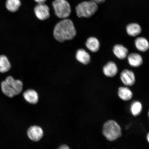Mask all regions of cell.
<instances>
[{"label": "cell", "mask_w": 149, "mask_h": 149, "mask_svg": "<svg viewBox=\"0 0 149 149\" xmlns=\"http://www.w3.org/2000/svg\"><path fill=\"white\" fill-rule=\"evenodd\" d=\"M76 34V30L73 22L68 19L59 22L56 24L54 29V37L58 41L60 42L71 40Z\"/></svg>", "instance_id": "cell-1"}, {"label": "cell", "mask_w": 149, "mask_h": 149, "mask_svg": "<svg viewBox=\"0 0 149 149\" xmlns=\"http://www.w3.org/2000/svg\"><path fill=\"white\" fill-rule=\"evenodd\" d=\"M102 133L108 141L117 140L122 135L121 126L116 121L111 120L104 123L102 128Z\"/></svg>", "instance_id": "cell-2"}, {"label": "cell", "mask_w": 149, "mask_h": 149, "mask_svg": "<svg viewBox=\"0 0 149 149\" xmlns=\"http://www.w3.org/2000/svg\"><path fill=\"white\" fill-rule=\"evenodd\" d=\"M98 4L92 1L80 3L76 7L77 15L79 17L90 18L97 12Z\"/></svg>", "instance_id": "cell-3"}, {"label": "cell", "mask_w": 149, "mask_h": 149, "mask_svg": "<svg viewBox=\"0 0 149 149\" xmlns=\"http://www.w3.org/2000/svg\"><path fill=\"white\" fill-rule=\"evenodd\" d=\"M52 5L58 17L66 18L70 16L71 9L70 3L66 0H55Z\"/></svg>", "instance_id": "cell-4"}, {"label": "cell", "mask_w": 149, "mask_h": 149, "mask_svg": "<svg viewBox=\"0 0 149 149\" xmlns=\"http://www.w3.org/2000/svg\"><path fill=\"white\" fill-rule=\"evenodd\" d=\"M34 11L37 17L40 20H45L50 17L49 7L44 3H38L35 6Z\"/></svg>", "instance_id": "cell-5"}, {"label": "cell", "mask_w": 149, "mask_h": 149, "mask_svg": "<svg viewBox=\"0 0 149 149\" xmlns=\"http://www.w3.org/2000/svg\"><path fill=\"white\" fill-rule=\"evenodd\" d=\"M121 81L126 86H131L135 83V77L134 72L128 70H125L121 72L120 75Z\"/></svg>", "instance_id": "cell-6"}, {"label": "cell", "mask_w": 149, "mask_h": 149, "mask_svg": "<svg viewBox=\"0 0 149 149\" xmlns=\"http://www.w3.org/2000/svg\"><path fill=\"white\" fill-rule=\"evenodd\" d=\"M27 134L28 137L31 141H37L42 138L43 136V131L40 127L33 126L29 128Z\"/></svg>", "instance_id": "cell-7"}, {"label": "cell", "mask_w": 149, "mask_h": 149, "mask_svg": "<svg viewBox=\"0 0 149 149\" xmlns=\"http://www.w3.org/2000/svg\"><path fill=\"white\" fill-rule=\"evenodd\" d=\"M5 81L15 91L17 95L22 92L23 89V83L20 80L15 79L9 76L6 78Z\"/></svg>", "instance_id": "cell-8"}, {"label": "cell", "mask_w": 149, "mask_h": 149, "mask_svg": "<svg viewBox=\"0 0 149 149\" xmlns=\"http://www.w3.org/2000/svg\"><path fill=\"white\" fill-rule=\"evenodd\" d=\"M118 72V67L116 64L113 61H109L103 68V73L108 77H114L116 75Z\"/></svg>", "instance_id": "cell-9"}, {"label": "cell", "mask_w": 149, "mask_h": 149, "mask_svg": "<svg viewBox=\"0 0 149 149\" xmlns=\"http://www.w3.org/2000/svg\"><path fill=\"white\" fill-rule=\"evenodd\" d=\"M113 54L117 58L123 60L127 57L128 50L125 47L122 45L117 44L113 46Z\"/></svg>", "instance_id": "cell-10"}, {"label": "cell", "mask_w": 149, "mask_h": 149, "mask_svg": "<svg viewBox=\"0 0 149 149\" xmlns=\"http://www.w3.org/2000/svg\"><path fill=\"white\" fill-rule=\"evenodd\" d=\"M128 63L132 67L137 68L143 64L142 57L139 54L137 53H132L127 56Z\"/></svg>", "instance_id": "cell-11"}, {"label": "cell", "mask_w": 149, "mask_h": 149, "mask_svg": "<svg viewBox=\"0 0 149 149\" xmlns=\"http://www.w3.org/2000/svg\"><path fill=\"white\" fill-rule=\"evenodd\" d=\"M23 95L26 101L30 104H35L38 102V94L36 91L33 89H28L25 91Z\"/></svg>", "instance_id": "cell-12"}, {"label": "cell", "mask_w": 149, "mask_h": 149, "mask_svg": "<svg viewBox=\"0 0 149 149\" xmlns=\"http://www.w3.org/2000/svg\"><path fill=\"white\" fill-rule=\"evenodd\" d=\"M118 96L121 100L127 101L131 100L133 97V93L127 87H121L118 89Z\"/></svg>", "instance_id": "cell-13"}, {"label": "cell", "mask_w": 149, "mask_h": 149, "mask_svg": "<svg viewBox=\"0 0 149 149\" xmlns=\"http://www.w3.org/2000/svg\"><path fill=\"white\" fill-rule=\"evenodd\" d=\"M76 58L79 62L84 65L88 64L91 61L90 55L83 49L78 50L76 54Z\"/></svg>", "instance_id": "cell-14"}, {"label": "cell", "mask_w": 149, "mask_h": 149, "mask_svg": "<svg viewBox=\"0 0 149 149\" xmlns=\"http://www.w3.org/2000/svg\"><path fill=\"white\" fill-rule=\"evenodd\" d=\"M135 45L139 51L145 52L149 49V43L146 38L143 37H139L136 39Z\"/></svg>", "instance_id": "cell-15"}, {"label": "cell", "mask_w": 149, "mask_h": 149, "mask_svg": "<svg viewBox=\"0 0 149 149\" xmlns=\"http://www.w3.org/2000/svg\"><path fill=\"white\" fill-rule=\"evenodd\" d=\"M86 45L89 50L95 53L99 50L100 43L98 39L95 37H91L87 39Z\"/></svg>", "instance_id": "cell-16"}, {"label": "cell", "mask_w": 149, "mask_h": 149, "mask_svg": "<svg viewBox=\"0 0 149 149\" xmlns=\"http://www.w3.org/2000/svg\"><path fill=\"white\" fill-rule=\"evenodd\" d=\"M127 32L129 36L135 37L138 36L141 32V29L139 24L132 23L127 26Z\"/></svg>", "instance_id": "cell-17"}, {"label": "cell", "mask_w": 149, "mask_h": 149, "mask_svg": "<svg viewBox=\"0 0 149 149\" xmlns=\"http://www.w3.org/2000/svg\"><path fill=\"white\" fill-rule=\"evenodd\" d=\"M143 107L141 102L138 100H136L132 102L130 105V111L133 116H139L142 112Z\"/></svg>", "instance_id": "cell-18"}, {"label": "cell", "mask_w": 149, "mask_h": 149, "mask_svg": "<svg viewBox=\"0 0 149 149\" xmlns=\"http://www.w3.org/2000/svg\"><path fill=\"white\" fill-rule=\"evenodd\" d=\"M1 87L3 94L8 97L12 98L17 95L16 92L5 81L2 82Z\"/></svg>", "instance_id": "cell-19"}, {"label": "cell", "mask_w": 149, "mask_h": 149, "mask_svg": "<svg viewBox=\"0 0 149 149\" xmlns=\"http://www.w3.org/2000/svg\"><path fill=\"white\" fill-rule=\"evenodd\" d=\"M11 67L10 63L6 56H0V72L4 73L8 71Z\"/></svg>", "instance_id": "cell-20"}, {"label": "cell", "mask_w": 149, "mask_h": 149, "mask_svg": "<svg viewBox=\"0 0 149 149\" xmlns=\"http://www.w3.org/2000/svg\"><path fill=\"white\" fill-rule=\"evenodd\" d=\"M21 5L20 0H7L6 3L7 9L11 12L17 11Z\"/></svg>", "instance_id": "cell-21"}, {"label": "cell", "mask_w": 149, "mask_h": 149, "mask_svg": "<svg viewBox=\"0 0 149 149\" xmlns=\"http://www.w3.org/2000/svg\"><path fill=\"white\" fill-rule=\"evenodd\" d=\"M91 1H94L97 4H100L104 3L106 0H91Z\"/></svg>", "instance_id": "cell-22"}, {"label": "cell", "mask_w": 149, "mask_h": 149, "mask_svg": "<svg viewBox=\"0 0 149 149\" xmlns=\"http://www.w3.org/2000/svg\"><path fill=\"white\" fill-rule=\"evenodd\" d=\"M57 149H70L68 146L66 145H61L60 147Z\"/></svg>", "instance_id": "cell-23"}, {"label": "cell", "mask_w": 149, "mask_h": 149, "mask_svg": "<svg viewBox=\"0 0 149 149\" xmlns=\"http://www.w3.org/2000/svg\"><path fill=\"white\" fill-rule=\"evenodd\" d=\"M47 0H35V1L38 3H44Z\"/></svg>", "instance_id": "cell-24"}, {"label": "cell", "mask_w": 149, "mask_h": 149, "mask_svg": "<svg viewBox=\"0 0 149 149\" xmlns=\"http://www.w3.org/2000/svg\"><path fill=\"white\" fill-rule=\"evenodd\" d=\"M146 139L147 140V141H148V143L149 144V132H148V133L147 134V135H146Z\"/></svg>", "instance_id": "cell-25"}, {"label": "cell", "mask_w": 149, "mask_h": 149, "mask_svg": "<svg viewBox=\"0 0 149 149\" xmlns=\"http://www.w3.org/2000/svg\"><path fill=\"white\" fill-rule=\"evenodd\" d=\"M148 116L149 119V111H148Z\"/></svg>", "instance_id": "cell-26"}]
</instances>
